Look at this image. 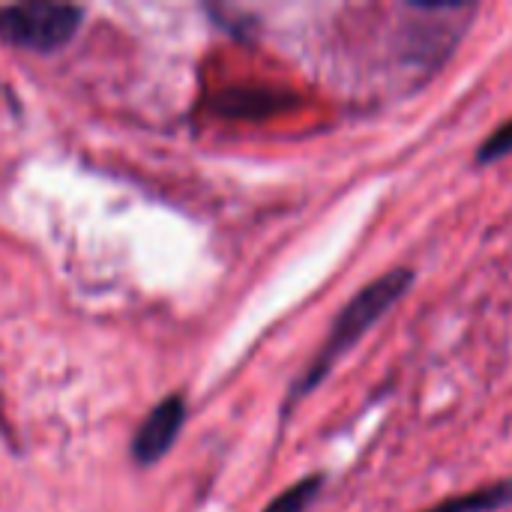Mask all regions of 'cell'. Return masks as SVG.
<instances>
[{"label": "cell", "instance_id": "6da1fadb", "mask_svg": "<svg viewBox=\"0 0 512 512\" xmlns=\"http://www.w3.org/2000/svg\"><path fill=\"white\" fill-rule=\"evenodd\" d=\"M414 279H417V273L411 267H396V270H387L384 276H378L375 282H369L333 321L321 351L315 354V360L309 363L303 378L294 384L288 405H294L297 399L309 396L318 384H324V378L336 369V363L411 291Z\"/></svg>", "mask_w": 512, "mask_h": 512}, {"label": "cell", "instance_id": "7a4b0ae2", "mask_svg": "<svg viewBox=\"0 0 512 512\" xmlns=\"http://www.w3.org/2000/svg\"><path fill=\"white\" fill-rule=\"evenodd\" d=\"M402 57L423 69H438L468 30L477 6L468 3H402Z\"/></svg>", "mask_w": 512, "mask_h": 512}, {"label": "cell", "instance_id": "3957f363", "mask_svg": "<svg viewBox=\"0 0 512 512\" xmlns=\"http://www.w3.org/2000/svg\"><path fill=\"white\" fill-rule=\"evenodd\" d=\"M81 24V9L72 3H12L0 6V39L33 48L54 51L72 39Z\"/></svg>", "mask_w": 512, "mask_h": 512}, {"label": "cell", "instance_id": "277c9868", "mask_svg": "<svg viewBox=\"0 0 512 512\" xmlns=\"http://www.w3.org/2000/svg\"><path fill=\"white\" fill-rule=\"evenodd\" d=\"M183 420H186L183 399H180V396L162 399V402L150 411V417L141 423V429H138V435H135V441H132V456H135V462H141V465L159 462V459L171 450V444L177 441V432H180Z\"/></svg>", "mask_w": 512, "mask_h": 512}, {"label": "cell", "instance_id": "5b68a950", "mask_svg": "<svg viewBox=\"0 0 512 512\" xmlns=\"http://www.w3.org/2000/svg\"><path fill=\"white\" fill-rule=\"evenodd\" d=\"M507 507H512V477L504 483H495V486H483V489L447 498L423 512H495L507 510Z\"/></svg>", "mask_w": 512, "mask_h": 512}, {"label": "cell", "instance_id": "8992f818", "mask_svg": "<svg viewBox=\"0 0 512 512\" xmlns=\"http://www.w3.org/2000/svg\"><path fill=\"white\" fill-rule=\"evenodd\" d=\"M321 486H324V477L321 474H312V477L294 483L291 489H285L264 512H306L312 507V501L318 498Z\"/></svg>", "mask_w": 512, "mask_h": 512}, {"label": "cell", "instance_id": "52a82bcc", "mask_svg": "<svg viewBox=\"0 0 512 512\" xmlns=\"http://www.w3.org/2000/svg\"><path fill=\"white\" fill-rule=\"evenodd\" d=\"M282 105H285V99H279L273 93H234L225 99L222 108L228 114H270Z\"/></svg>", "mask_w": 512, "mask_h": 512}, {"label": "cell", "instance_id": "ba28073f", "mask_svg": "<svg viewBox=\"0 0 512 512\" xmlns=\"http://www.w3.org/2000/svg\"><path fill=\"white\" fill-rule=\"evenodd\" d=\"M512 153V117L507 123H501L483 144H480V150H477V165H492V162H498V159H504V156H510Z\"/></svg>", "mask_w": 512, "mask_h": 512}]
</instances>
